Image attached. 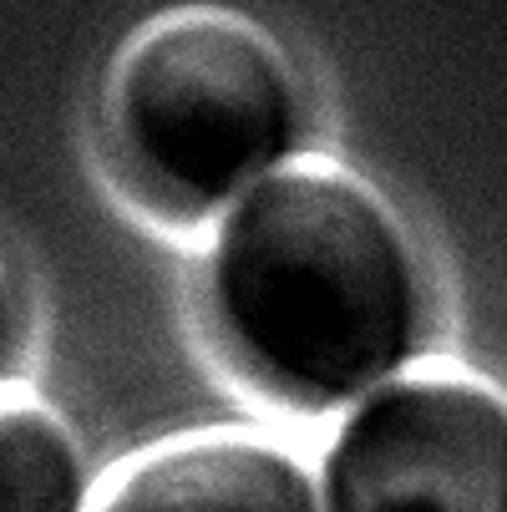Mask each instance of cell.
I'll use <instances>...</instances> for the list:
<instances>
[{"mask_svg": "<svg viewBox=\"0 0 507 512\" xmlns=\"http://www.w3.org/2000/svg\"><path fill=\"white\" fill-rule=\"evenodd\" d=\"M82 457L41 406H0V512H82Z\"/></svg>", "mask_w": 507, "mask_h": 512, "instance_id": "cell-5", "label": "cell"}, {"mask_svg": "<svg viewBox=\"0 0 507 512\" xmlns=\"http://www.w3.org/2000/svg\"><path fill=\"white\" fill-rule=\"evenodd\" d=\"M208 305L244 371L300 411L391 381L421 345L426 289L386 203L345 173L254 183L208 259Z\"/></svg>", "mask_w": 507, "mask_h": 512, "instance_id": "cell-1", "label": "cell"}, {"mask_svg": "<svg viewBox=\"0 0 507 512\" xmlns=\"http://www.w3.org/2000/svg\"><path fill=\"white\" fill-rule=\"evenodd\" d=\"M127 163L163 203L208 213L274 173L305 137L300 87L249 26L188 16L148 31L112 87Z\"/></svg>", "mask_w": 507, "mask_h": 512, "instance_id": "cell-2", "label": "cell"}, {"mask_svg": "<svg viewBox=\"0 0 507 512\" xmlns=\"http://www.w3.org/2000/svg\"><path fill=\"white\" fill-rule=\"evenodd\" d=\"M11 350H16V295H11L6 269H0V371H6Z\"/></svg>", "mask_w": 507, "mask_h": 512, "instance_id": "cell-6", "label": "cell"}, {"mask_svg": "<svg viewBox=\"0 0 507 512\" xmlns=\"http://www.w3.org/2000/svg\"><path fill=\"white\" fill-rule=\"evenodd\" d=\"M330 512H507V401L477 381H396L325 457Z\"/></svg>", "mask_w": 507, "mask_h": 512, "instance_id": "cell-3", "label": "cell"}, {"mask_svg": "<svg viewBox=\"0 0 507 512\" xmlns=\"http://www.w3.org/2000/svg\"><path fill=\"white\" fill-rule=\"evenodd\" d=\"M97 512H320L295 457L254 436H198L122 472Z\"/></svg>", "mask_w": 507, "mask_h": 512, "instance_id": "cell-4", "label": "cell"}]
</instances>
